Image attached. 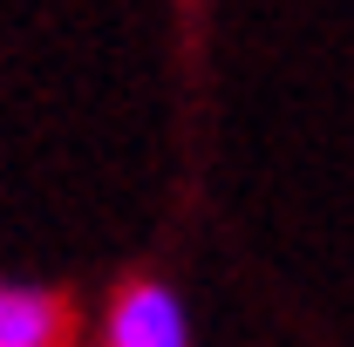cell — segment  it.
<instances>
[{
  "label": "cell",
  "mask_w": 354,
  "mask_h": 347,
  "mask_svg": "<svg viewBox=\"0 0 354 347\" xmlns=\"http://www.w3.org/2000/svg\"><path fill=\"white\" fill-rule=\"evenodd\" d=\"M102 347H191V313L164 279H130L102 313Z\"/></svg>",
  "instance_id": "6da1fadb"
},
{
  "label": "cell",
  "mask_w": 354,
  "mask_h": 347,
  "mask_svg": "<svg viewBox=\"0 0 354 347\" xmlns=\"http://www.w3.org/2000/svg\"><path fill=\"white\" fill-rule=\"evenodd\" d=\"M0 347H68V306L48 286L0 279Z\"/></svg>",
  "instance_id": "7a4b0ae2"
}]
</instances>
